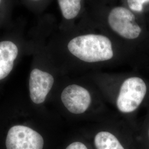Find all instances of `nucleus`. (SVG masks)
<instances>
[{"instance_id":"f257e3e1","label":"nucleus","mask_w":149,"mask_h":149,"mask_svg":"<svg viewBox=\"0 0 149 149\" xmlns=\"http://www.w3.org/2000/svg\"><path fill=\"white\" fill-rule=\"evenodd\" d=\"M68 48L74 56L87 63L109 60L114 55L110 39L100 34L76 37L70 41Z\"/></svg>"},{"instance_id":"f03ea898","label":"nucleus","mask_w":149,"mask_h":149,"mask_svg":"<svg viewBox=\"0 0 149 149\" xmlns=\"http://www.w3.org/2000/svg\"><path fill=\"white\" fill-rule=\"evenodd\" d=\"M147 88L141 79L133 77L125 80L121 86L117 100L120 112L128 113L136 110L144 100Z\"/></svg>"},{"instance_id":"7ed1b4c3","label":"nucleus","mask_w":149,"mask_h":149,"mask_svg":"<svg viewBox=\"0 0 149 149\" xmlns=\"http://www.w3.org/2000/svg\"><path fill=\"white\" fill-rule=\"evenodd\" d=\"M108 22L114 32L127 39L138 38L141 32V28L135 22V15L124 7L113 8L108 16Z\"/></svg>"},{"instance_id":"20e7f679","label":"nucleus","mask_w":149,"mask_h":149,"mask_svg":"<svg viewBox=\"0 0 149 149\" xmlns=\"http://www.w3.org/2000/svg\"><path fill=\"white\" fill-rule=\"evenodd\" d=\"M7 149H43L44 140L40 134L23 125L9 130L6 140Z\"/></svg>"},{"instance_id":"39448f33","label":"nucleus","mask_w":149,"mask_h":149,"mask_svg":"<svg viewBox=\"0 0 149 149\" xmlns=\"http://www.w3.org/2000/svg\"><path fill=\"white\" fill-rule=\"evenodd\" d=\"M61 98L68 110L76 114L85 112L91 102L89 92L77 85H71L66 87L61 93Z\"/></svg>"},{"instance_id":"423d86ee","label":"nucleus","mask_w":149,"mask_h":149,"mask_svg":"<svg viewBox=\"0 0 149 149\" xmlns=\"http://www.w3.org/2000/svg\"><path fill=\"white\" fill-rule=\"evenodd\" d=\"M54 81L53 76L49 73L37 69L33 70L29 79L30 97L32 101L36 104L45 101Z\"/></svg>"},{"instance_id":"0eeeda50","label":"nucleus","mask_w":149,"mask_h":149,"mask_svg":"<svg viewBox=\"0 0 149 149\" xmlns=\"http://www.w3.org/2000/svg\"><path fill=\"white\" fill-rule=\"evenodd\" d=\"M18 52L17 47L13 42H0V80L5 79L11 72Z\"/></svg>"},{"instance_id":"6e6552de","label":"nucleus","mask_w":149,"mask_h":149,"mask_svg":"<svg viewBox=\"0 0 149 149\" xmlns=\"http://www.w3.org/2000/svg\"><path fill=\"white\" fill-rule=\"evenodd\" d=\"M94 141L97 149H124L118 139L107 132L97 134Z\"/></svg>"},{"instance_id":"1a4fd4ad","label":"nucleus","mask_w":149,"mask_h":149,"mask_svg":"<svg viewBox=\"0 0 149 149\" xmlns=\"http://www.w3.org/2000/svg\"><path fill=\"white\" fill-rule=\"evenodd\" d=\"M62 15L66 19H72L79 15L81 0H58Z\"/></svg>"},{"instance_id":"9d476101","label":"nucleus","mask_w":149,"mask_h":149,"mask_svg":"<svg viewBox=\"0 0 149 149\" xmlns=\"http://www.w3.org/2000/svg\"><path fill=\"white\" fill-rule=\"evenodd\" d=\"M127 2L132 10L140 12L143 10L144 4L149 2V0H127Z\"/></svg>"},{"instance_id":"9b49d317","label":"nucleus","mask_w":149,"mask_h":149,"mask_svg":"<svg viewBox=\"0 0 149 149\" xmlns=\"http://www.w3.org/2000/svg\"><path fill=\"white\" fill-rule=\"evenodd\" d=\"M66 149H88L85 144L81 142H74L69 145Z\"/></svg>"},{"instance_id":"f8f14e48","label":"nucleus","mask_w":149,"mask_h":149,"mask_svg":"<svg viewBox=\"0 0 149 149\" xmlns=\"http://www.w3.org/2000/svg\"><path fill=\"white\" fill-rule=\"evenodd\" d=\"M0 2H1V0H0Z\"/></svg>"}]
</instances>
